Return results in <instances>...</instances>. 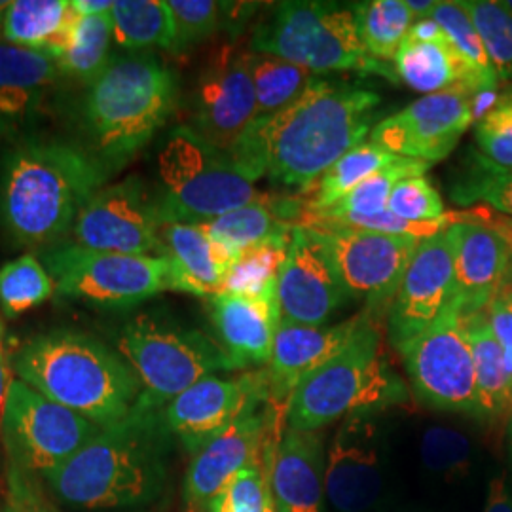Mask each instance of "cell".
<instances>
[{
    "instance_id": "9a60e30c",
    "label": "cell",
    "mask_w": 512,
    "mask_h": 512,
    "mask_svg": "<svg viewBox=\"0 0 512 512\" xmlns=\"http://www.w3.org/2000/svg\"><path fill=\"white\" fill-rule=\"evenodd\" d=\"M475 120L473 95L452 88L423 95L384 118L370 131V143L401 158L435 164L452 154Z\"/></svg>"
},
{
    "instance_id": "91938a15",
    "label": "cell",
    "mask_w": 512,
    "mask_h": 512,
    "mask_svg": "<svg viewBox=\"0 0 512 512\" xmlns=\"http://www.w3.org/2000/svg\"><path fill=\"white\" fill-rule=\"evenodd\" d=\"M198 512H211V511H209V509H202V511H198Z\"/></svg>"
},
{
    "instance_id": "60d3db41",
    "label": "cell",
    "mask_w": 512,
    "mask_h": 512,
    "mask_svg": "<svg viewBox=\"0 0 512 512\" xmlns=\"http://www.w3.org/2000/svg\"><path fill=\"white\" fill-rule=\"evenodd\" d=\"M54 293V279L35 255L18 256L0 268V306L8 317H18Z\"/></svg>"
},
{
    "instance_id": "7402d4cb",
    "label": "cell",
    "mask_w": 512,
    "mask_h": 512,
    "mask_svg": "<svg viewBox=\"0 0 512 512\" xmlns=\"http://www.w3.org/2000/svg\"><path fill=\"white\" fill-rule=\"evenodd\" d=\"M370 319V313L365 311L336 327H308L281 317L270 368L266 370L270 401L289 404L298 384L348 348Z\"/></svg>"
},
{
    "instance_id": "f35d334b",
    "label": "cell",
    "mask_w": 512,
    "mask_h": 512,
    "mask_svg": "<svg viewBox=\"0 0 512 512\" xmlns=\"http://www.w3.org/2000/svg\"><path fill=\"white\" fill-rule=\"evenodd\" d=\"M431 18L435 19L454 46L459 57L473 71L484 92H495L499 78L484 50V44L476 31L475 23L467 14L461 0H442L437 2Z\"/></svg>"
},
{
    "instance_id": "d590c367",
    "label": "cell",
    "mask_w": 512,
    "mask_h": 512,
    "mask_svg": "<svg viewBox=\"0 0 512 512\" xmlns=\"http://www.w3.org/2000/svg\"><path fill=\"white\" fill-rule=\"evenodd\" d=\"M249 69L255 86L258 118L274 116L289 107L315 80V76L287 59L249 52Z\"/></svg>"
},
{
    "instance_id": "4fadbf2b",
    "label": "cell",
    "mask_w": 512,
    "mask_h": 512,
    "mask_svg": "<svg viewBox=\"0 0 512 512\" xmlns=\"http://www.w3.org/2000/svg\"><path fill=\"white\" fill-rule=\"evenodd\" d=\"M306 226L327 243L349 296L365 300V311L372 319L389 315L420 239L332 222H310Z\"/></svg>"
},
{
    "instance_id": "816d5d0a",
    "label": "cell",
    "mask_w": 512,
    "mask_h": 512,
    "mask_svg": "<svg viewBox=\"0 0 512 512\" xmlns=\"http://www.w3.org/2000/svg\"><path fill=\"white\" fill-rule=\"evenodd\" d=\"M73 6L80 16H103L110 14V0H73Z\"/></svg>"
},
{
    "instance_id": "f907efd6",
    "label": "cell",
    "mask_w": 512,
    "mask_h": 512,
    "mask_svg": "<svg viewBox=\"0 0 512 512\" xmlns=\"http://www.w3.org/2000/svg\"><path fill=\"white\" fill-rule=\"evenodd\" d=\"M484 512H512V499L503 476H497L490 482L488 501Z\"/></svg>"
},
{
    "instance_id": "ac0fdd59",
    "label": "cell",
    "mask_w": 512,
    "mask_h": 512,
    "mask_svg": "<svg viewBox=\"0 0 512 512\" xmlns=\"http://www.w3.org/2000/svg\"><path fill=\"white\" fill-rule=\"evenodd\" d=\"M458 298L454 241L446 228L421 239L389 310V338L401 349L429 329Z\"/></svg>"
},
{
    "instance_id": "4dcf8cb0",
    "label": "cell",
    "mask_w": 512,
    "mask_h": 512,
    "mask_svg": "<svg viewBox=\"0 0 512 512\" xmlns=\"http://www.w3.org/2000/svg\"><path fill=\"white\" fill-rule=\"evenodd\" d=\"M112 40L128 52L173 46V18L165 0H116L110 8Z\"/></svg>"
},
{
    "instance_id": "30bf717a",
    "label": "cell",
    "mask_w": 512,
    "mask_h": 512,
    "mask_svg": "<svg viewBox=\"0 0 512 512\" xmlns=\"http://www.w3.org/2000/svg\"><path fill=\"white\" fill-rule=\"evenodd\" d=\"M40 262L54 279L57 298L97 308H135L171 291L165 256L99 253L73 241H59L42 253Z\"/></svg>"
},
{
    "instance_id": "ba28073f",
    "label": "cell",
    "mask_w": 512,
    "mask_h": 512,
    "mask_svg": "<svg viewBox=\"0 0 512 512\" xmlns=\"http://www.w3.org/2000/svg\"><path fill=\"white\" fill-rule=\"evenodd\" d=\"M251 52L277 55L311 74L359 71L399 80L393 67L366 54L353 4L281 2L256 27Z\"/></svg>"
},
{
    "instance_id": "f5cc1de1",
    "label": "cell",
    "mask_w": 512,
    "mask_h": 512,
    "mask_svg": "<svg viewBox=\"0 0 512 512\" xmlns=\"http://www.w3.org/2000/svg\"><path fill=\"white\" fill-rule=\"evenodd\" d=\"M10 365H8V357L6 353L0 349V414L4 410V403H6V395L10 389Z\"/></svg>"
},
{
    "instance_id": "7dc6e473",
    "label": "cell",
    "mask_w": 512,
    "mask_h": 512,
    "mask_svg": "<svg viewBox=\"0 0 512 512\" xmlns=\"http://www.w3.org/2000/svg\"><path fill=\"white\" fill-rule=\"evenodd\" d=\"M471 442L459 431L446 427H431L421 440L423 463L437 473L459 475L471 461Z\"/></svg>"
},
{
    "instance_id": "74e56055",
    "label": "cell",
    "mask_w": 512,
    "mask_h": 512,
    "mask_svg": "<svg viewBox=\"0 0 512 512\" xmlns=\"http://www.w3.org/2000/svg\"><path fill=\"white\" fill-rule=\"evenodd\" d=\"M112 21L109 14L80 16L65 54L55 63L59 74L80 82H90L109 65Z\"/></svg>"
},
{
    "instance_id": "83f0119b",
    "label": "cell",
    "mask_w": 512,
    "mask_h": 512,
    "mask_svg": "<svg viewBox=\"0 0 512 512\" xmlns=\"http://www.w3.org/2000/svg\"><path fill=\"white\" fill-rule=\"evenodd\" d=\"M162 256L171 268V291L211 298L220 293L226 274L213 243L198 224H160Z\"/></svg>"
},
{
    "instance_id": "d6a6232c",
    "label": "cell",
    "mask_w": 512,
    "mask_h": 512,
    "mask_svg": "<svg viewBox=\"0 0 512 512\" xmlns=\"http://www.w3.org/2000/svg\"><path fill=\"white\" fill-rule=\"evenodd\" d=\"M401 156H395L374 143H361L346 152L338 162L330 165L311 190V198L306 202V215H315L319 211L329 209L330 205L340 202L344 196L384 169L387 165L397 162ZM304 222V220H302Z\"/></svg>"
},
{
    "instance_id": "ffe728a7",
    "label": "cell",
    "mask_w": 512,
    "mask_h": 512,
    "mask_svg": "<svg viewBox=\"0 0 512 512\" xmlns=\"http://www.w3.org/2000/svg\"><path fill=\"white\" fill-rule=\"evenodd\" d=\"M325 458L321 437L289 427L287 410H277L262 456L275 512H321Z\"/></svg>"
},
{
    "instance_id": "f1b7e54d",
    "label": "cell",
    "mask_w": 512,
    "mask_h": 512,
    "mask_svg": "<svg viewBox=\"0 0 512 512\" xmlns=\"http://www.w3.org/2000/svg\"><path fill=\"white\" fill-rule=\"evenodd\" d=\"M397 78L416 92L433 95L452 88H463L473 97L484 92L473 71L459 57L446 35L439 40L404 38L393 59Z\"/></svg>"
},
{
    "instance_id": "bcb514c9",
    "label": "cell",
    "mask_w": 512,
    "mask_h": 512,
    "mask_svg": "<svg viewBox=\"0 0 512 512\" xmlns=\"http://www.w3.org/2000/svg\"><path fill=\"white\" fill-rule=\"evenodd\" d=\"M387 211L410 222H431L446 215L439 190L427 177H410L395 184Z\"/></svg>"
},
{
    "instance_id": "be15d7a7",
    "label": "cell",
    "mask_w": 512,
    "mask_h": 512,
    "mask_svg": "<svg viewBox=\"0 0 512 512\" xmlns=\"http://www.w3.org/2000/svg\"><path fill=\"white\" fill-rule=\"evenodd\" d=\"M512 220V219H511Z\"/></svg>"
},
{
    "instance_id": "ee69618b",
    "label": "cell",
    "mask_w": 512,
    "mask_h": 512,
    "mask_svg": "<svg viewBox=\"0 0 512 512\" xmlns=\"http://www.w3.org/2000/svg\"><path fill=\"white\" fill-rule=\"evenodd\" d=\"M476 152L490 164L512 171V86L475 126Z\"/></svg>"
},
{
    "instance_id": "9c48e42d",
    "label": "cell",
    "mask_w": 512,
    "mask_h": 512,
    "mask_svg": "<svg viewBox=\"0 0 512 512\" xmlns=\"http://www.w3.org/2000/svg\"><path fill=\"white\" fill-rule=\"evenodd\" d=\"M116 348L141 382V399L156 408L215 372L239 370L215 340L154 313L129 319L118 334Z\"/></svg>"
},
{
    "instance_id": "9f6ffc18",
    "label": "cell",
    "mask_w": 512,
    "mask_h": 512,
    "mask_svg": "<svg viewBox=\"0 0 512 512\" xmlns=\"http://www.w3.org/2000/svg\"><path fill=\"white\" fill-rule=\"evenodd\" d=\"M266 512H275L274 503L270 501V505H268V509H266Z\"/></svg>"
},
{
    "instance_id": "6da1fadb",
    "label": "cell",
    "mask_w": 512,
    "mask_h": 512,
    "mask_svg": "<svg viewBox=\"0 0 512 512\" xmlns=\"http://www.w3.org/2000/svg\"><path fill=\"white\" fill-rule=\"evenodd\" d=\"M380 101L370 90L315 78L289 107L256 118L228 156L253 183L266 175L306 196L330 165L365 143Z\"/></svg>"
},
{
    "instance_id": "8fae6325",
    "label": "cell",
    "mask_w": 512,
    "mask_h": 512,
    "mask_svg": "<svg viewBox=\"0 0 512 512\" xmlns=\"http://www.w3.org/2000/svg\"><path fill=\"white\" fill-rule=\"evenodd\" d=\"M101 427L50 401L33 387L12 380L2 410V439L8 459L50 476L92 440Z\"/></svg>"
},
{
    "instance_id": "d4e9b609",
    "label": "cell",
    "mask_w": 512,
    "mask_h": 512,
    "mask_svg": "<svg viewBox=\"0 0 512 512\" xmlns=\"http://www.w3.org/2000/svg\"><path fill=\"white\" fill-rule=\"evenodd\" d=\"M57 76L52 57L0 42V139L29 137Z\"/></svg>"
},
{
    "instance_id": "7c38bea8",
    "label": "cell",
    "mask_w": 512,
    "mask_h": 512,
    "mask_svg": "<svg viewBox=\"0 0 512 512\" xmlns=\"http://www.w3.org/2000/svg\"><path fill=\"white\" fill-rule=\"evenodd\" d=\"M399 351L425 403L448 412L480 414L473 353L458 300Z\"/></svg>"
},
{
    "instance_id": "52a82bcc",
    "label": "cell",
    "mask_w": 512,
    "mask_h": 512,
    "mask_svg": "<svg viewBox=\"0 0 512 512\" xmlns=\"http://www.w3.org/2000/svg\"><path fill=\"white\" fill-rule=\"evenodd\" d=\"M404 395L403 384L385 357L380 332L370 319L348 348L294 389L287 423L298 431H317L342 418L399 403Z\"/></svg>"
},
{
    "instance_id": "44dd1931",
    "label": "cell",
    "mask_w": 512,
    "mask_h": 512,
    "mask_svg": "<svg viewBox=\"0 0 512 512\" xmlns=\"http://www.w3.org/2000/svg\"><path fill=\"white\" fill-rule=\"evenodd\" d=\"M275 412L277 404L270 403V399L256 404L203 444L192 459L184 482V497L190 507L207 509L241 469L264 463V446Z\"/></svg>"
},
{
    "instance_id": "7a4b0ae2",
    "label": "cell",
    "mask_w": 512,
    "mask_h": 512,
    "mask_svg": "<svg viewBox=\"0 0 512 512\" xmlns=\"http://www.w3.org/2000/svg\"><path fill=\"white\" fill-rule=\"evenodd\" d=\"M110 175L76 143L29 135L0 164V224L21 245H55Z\"/></svg>"
},
{
    "instance_id": "8d00e7d4",
    "label": "cell",
    "mask_w": 512,
    "mask_h": 512,
    "mask_svg": "<svg viewBox=\"0 0 512 512\" xmlns=\"http://www.w3.org/2000/svg\"><path fill=\"white\" fill-rule=\"evenodd\" d=\"M289 238H275L243 251L226 270L220 293L245 294L255 298L277 296V281L287 256Z\"/></svg>"
},
{
    "instance_id": "6f0895ef",
    "label": "cell",
    "mask_w": 512,
    "mask_h": 512,
    "mask_svg": "<svg viewBox=\"0 0 512 512\" xmlns=\"http://www.w3.org/2000/svg\"><path fill=\"white\" fill-rule=\"evenodd\" d=\"M0 346H2V323H0Z\"/></svg>"
},
{
    "instance_id": "277c9868",
    "label": "cell",
    "mask_w": 512,
    "mask_h": 512,
    "mask_svg": "<svg viewBox=\"0 0 512 512\" xmlns=\"http://www.w3.org/2000/svg\"><path fill=\"white\" fill-rule=\"evenodd\" d=\"M18 380L97 427L126 420L143 395L133 368L78 330L38 334L14 359Z\"/></svg>"
},
{
    "instance_id": "1f68e13d",
    "label": "cell",
    "mask_w": 512,
    "mask_h": 512,
    "mask_svg": "<svg viewBox=\"0 0 512 512\" xmlns=\"http://www.w3.org/2000/svg\"><path fill=\"white\" fill-rule=\"evenodd\" d=\"M74 14L73 0H16L10 2L0 35L8 44L44 54Z\"/></svg>"
},
{
    "instance_id": "680465c9",
    "label": "cell",
    "mask_w": 512,
    "mask_h": 512,
    "mask_svg": "<svg viewBox=\"0 0 512 512\" xmlns=\"http://www.w3.org/2000/svg\"><path fill=\"white\" fill-rule=\"evenodd\" d=\"M507 6H509V8H511V12H512V0H507Z\"/></svg>"
},
{
    "instance_id": "836d02e7",
    "label": "cell",
    "mask_w": 512,
    "mask_h": 512,
    "mask_svg": "<svg viewBox=\"0 0 512 512\" xmlns=\"http://www.w3.org/2000/svg\"><path fill=\"white\" fill-rule=\"evenodd\" d=\"M431 165L433 164L412 158H399L397 162L387 165L359 186H355L348 196L330 205L329 209L304 217L302 226L313 220H332L342 215H378L387 209V202L395 184L401 183L403 179L425 175Z\"/></svg>"
},
{
    "instance_id": "b9f144b4",
    "label": "cell",
    "mask_w": 512,
    "mask_h": 512,
    "mask_svg": "<svg viewBox=\"0 0 512 512\" xmlns=\"http://www.w3.org/2000/svg\"><path fill=\"white\" fill-rule=\"evenodd\" d=\"M501 82H512V12L501 0H461Z\"/></svg>"
},
{
    "instance_id": "2e32d148",
    "label": "cell",
    "mask_w": 512,
    "mask_h": 512,
    "mask_svg": "<svg viewBox=\"0 0 512 512\" xmlns=\"http://www.w3.org/2000/svg\"><path fill=\"white\" fill-rule=\"evenodd\" d=\"M258 118L249 52L222 46L205 65L190 99V128L226 154Z\"/></svg>"
},
{
    "instance_id": "e575fe53",
    "label": "cell",
    "mask_w": 512,
    "mask_h": 512,
    "mask_svg": "<svg viewBox=\"0 0 512 512\" xmlns=\"http://www.w3.org/2000/svg\"><path fill=\"white\" fill-rule=\"evenodd\" d=\"M359 37L366 54L378 61H393L414 16L404 0H370L353 4Z\"/></svg>"
},
{
    "instance_id": "ab89813d",
    "label": "cell",
    "mask_w": 512,
    "mask_h": 512,
    "mask_svg": "<svg viewBox=\"0 0 512 512\" xmlns=\"http://www.w3.org/2000/svg\"><path fill=\"white\" fill-rule=\"evenodd\" d=\"M450 196L459 205L484 203L512 219V171L499 169L473 152L456 175Z\"/></svg>"
},
{
    "instance_id": "11a10c76",
    "label": "cell",
    "mask_w": 512,
    "mask_h": 512,
    "mask_svg": "<svg viewBox=\"0 0 512 512\" xmlns=\"http://www.w3.org/2000/svg\"><path fill=\"white\" fill-rule=\"evenodd\" d=\"M10 8V2L8 0H0V31H2V23H4V16Z\"/></svg>"
},
{
    "instance_id": "484cf974",
    "label": "cell",
    "mask_w": 512,
    "mask_h": 512,
    "mask_svg": "<svg viewBox=\"0 0 512 512\" xmlns=\"http://www.w3.org/2000/svg\"><path fill=\"white\" fill-rule=\"evenodd\" d=\"M209 313L220 346L226 349L238 368L270 365L275 332L281 321L277 296L255 298L219 293L209 298Z\"/></svg>"
},
{
    "instance_id": "e0dca14e",
    "label": "cell",
    "mask_w": 512,
    "mask_h": 512,
    "mask_svg": "<svg viewBox=\"0 0 512 512\" xmlns=\"http://www.w3.org/2000/svg\"><path fill=\"white\" fill-rule=\"evenodd\" d=\"M349 298L327 243L310 226H296L277 281L281 317L298 325L325 327Z\"/></svg>"
},
{
    "instance_id": "8992f818",
    "label": "cell",
    "mask_w": 512,
    "mask_h": 512,
    "mask_svg": "<svg viewBox=\"0 0 512 512\" xmlns=\"http://www.w3.org/2000/svg\"><path fill=\"white\" fill-rule=\"evenodd\" d=\"M160 194L156 209L162 224H205L264 200L255 183L232 158L207 143L188 124L171 129L158 152Z\"/></svg>"
},
{
    "instance_id": "5bb4252c",
    "label": "cell",
    "mask_w": 512,
    "mask_h": 512,
    "mask_svg": "<svg viewBox=\"0 0 512 512\" xmlns=\"http://www.w3.org/2000/svg\"><path fill=\"white\" fill-rule=\"evenodd\" d=\"M156 198L139 177L107 184L74 220L73 243L116 255L162 256Z\"/></svg>"
},
{
    "instance_id": "5b68a950",
    "label": "cell",
    "mask_w": 512,
    "mask_h": 512,
    "mask_svg": "<svg viewBox=\"0 0 512 512\" xmlns=\"http://www.w3.org/2000/svg\"><path fill=\"white\" fill-rule=\"evenodd\" d=\"M139 399L126 420L88 440L48 478L55 495L78 509H116L147 503L160 490L164 416Z\"/></svg>"
},
{
    "instance_id": "7bdbcfd3",
    "label": "cell",
    "mask_w": 512,
    "mask_h": 512,
    "mask_svg": "<svg viewBox=\"0 0 512 512\" xmlns=\"http://www.w3.org/2000/svg\"><path fill=\"white\" fill-rule=\"evenodd\" d=\"M173 18V54H183L203 40L213 37L220 27L228 29L230 4L215 0H167Z\"/></svg>"
},
{
    "instance_id": "d6986e66",
    "label": "cell",
    "mask_w": 512,
    "mask_h": 512,
    "mask_svg": "<svg viewBox=\"0 0 512 512\" xmlns=\"http://www.w3.org/2000/svg\"><path fill=\"white\" fill-rule=\"evenodd\" d=\"M270 399L268 374L247 372L236 378L207 376L165 406V427L183 440L190 452L239 420L247 410Z\"/></svg>"
},
{
    "instance_id": "f546056e",
    "label": "cell",
    "mask_w": 512,
    "mask_h": 512,
    "mask_svg": "<svg viewBox=\"0 0 512 512\" xmlns=\"http://www.w3.org/2000/svg\"><path fill=\"white\" fill-rule=\"evenodd\" d=\"M465 330L475 365L478 410L482 416H497L511 403V376L505 355L490 327L486 310L463 313Z\"/></svg>"
},
{
    "instance_id": "c3c4849f",
    "label": "cell",
    "mask_w": 512,
    "mask_h": 512,
    "mask_svg": "<svg viewBox=\"0 0 512 512\" xmlns=\"http://www.w3.org/2000/svg\"><path fill=\"white\" fill-rule=\"evenodd\" d=\"M4 512H54L38 486L37 475L8 459V499Z\"/></svg>"
},
{
    "instance_id": "db71d44e",
    "label": "cell",
    "mask_w": 512,
    "mask_h": 512,
    "mask_svg": "<svg viewBox=\"0 0 512 512\" xmlns=\"http://www.w3.org/2000/svg\"><path fill=\"white\" fill-rule=\"evenodd\" d=\"M404 2L408 6L410 14L414 16V21L416 19L431 18V14H433V10L437 6L435 0H404Z\"/></svg>"
},
{
    "instance_id": "6125c7cd",
    "label": "cell",
    "mask_w": 512,
    "mask_h": 512,
    "mask_svg": "<svg viewBox=\"0 0 512 512\" xmlns=\"http://www.w3.org/2000/svg\"><path fill=\"white\" fill-rule=\"evenodd\" d=\"M511 433H512V420H511Z\"/></svg>"
},
{
    "instance_id": "681fc988",
    "label": "cell",
    "mask_w": 512,
    "mask_h": 512,
    "mask_svg": "<svg viewBox=\"0 0 512 512\" xmlns=\"http://www.w3.org/2000/svg\"><path fill=\"white\" fill-rule=\"evenodd\" d=\"M490 327L505 355V366L512 382V268L505 277L503 285L495 293L492 302L486 308Z\"/></svg>"
},
{
    "instance_id": "3957f363",
    "label": "cell",
    "mask_w": 512,
    "mask_h": 512,
    "mask_svg": "<svg viewBox=\"0 0 512 512\" xmlns=\"http://www.w3.org/2000/svg\"><path fill=\"white\" fill-rule=\"evenodd\" d=\"M175 105V76L156 55H112L78 97L74 143L114 175L164 128Z\"/></svg>"
},
{
    "instance_id": "94428289",
    "label": "cell",
    "mask_w": 512,
    "mask_h": 512,
    "mask_svg": "<svg viewBox=\"0 0 512 512\" xmlns=\"http://www.w3.org/2000/svg\"><path fill=\"white\" fill-rule=\"evenodd\" d=\"M511 403H512V382H511Z\"/></svg>"
},
{
    "instance_id": "f6af8a7d",
    "label": "cell",
    "mask_w": 512,
    "mask_h": 512,
    "mask_svg": "<svg viewBox=\"0 0 512 512\" xmlns=\"http://www.w3.org/2000/svg\"><path fill=\"white\" fill-rule=\"evenodd\" d=\"M272 501L264 463H253L241 469L211 505V512H266Z\"/></svg>"
},
{
    "instance_id": "603a6c76",
    "label": "cell",
    "mask_w": 512,
    "mask_h": 512,
    "mask_svg": "<svg viewBox=\"0 0 512 512\" xmlns=\"http://www.w3.org/2000/svg\"><path fill=\"white\" fill-rule=\"evenodd\" d=\"M382 490L376 429L365 416L340 427L325 458V495L340 512H365Z\"/></svg>"
},
{
    "instance_id": "4316f807",
    "label": "cell",
    "mask_w": 512,
    "mask_h": 512,
    "mask_svg": "<svg viewBox=\"0 0 512 512\" xmlns=\"http://www.w3.org/2000/svg\"><path fill=\"white\" fill-rule=\"evenodd\" d=\"M306 200L296 196L268 194L264 200L238 207L202 226L220 262L228 270L238 256L258 243L289 238L296 226H302Z\"/></svg>"
},
{
    "instance_id": "cb8c5ba5",
    "label": "cell",
    "mask_w": 512,
    "mask_h": 512,
    "mask_svg": "<svg viewBox=\"0 0 512 512\" xmlns=\"http://www.w3.org/2000/svg\"><path fill=\"white\" fill-rule=\"evenodd\" d=\"M454 241L456 291L463 313L488 308L512 268V245L505 234L463 215L450 226Z\"/></svg>"
}]
</instances>
